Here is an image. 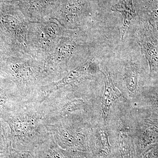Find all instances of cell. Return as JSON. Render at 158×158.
<instances>
[{"instance_id": "obj_2", "label": "cell", "mask_w": 158, "mask_h": 158, "mask_svg": "<svg viewBox=\"0 0 158 158\" xmlns=\"http://www.w3.org/2000/svg\"><path fill=\"white\" fill-rule=\"evenodd\" d=\"M112 10L121 13L123 17V23L121 31V39L124 40L125 35L130 24L136 16V11L132 0H119L112 7Z\"/></svg>"}, {"instance_id": "obj_1", "label": "cell", "mask_w": 158, "mask_h": 158, "mask_svg": "<svg viewBox=\"0 0 158 158\" xmlns=\"http://www.w3.org/2000/svg\"><path fill=\"white\" fill-rule=\"evenodd\" d=\"M101 72L103 74L105 84L104 91L102 98V111L103 119L105 123L107 120L111 106L114 102L122 94L119 90L115 87L110 74L106 71Z\"/></svg>"}, {"instance_id": "obj_4", "label": "cell", "mask_w": 158, "mask_h": 158, "mask_svg": "<svg viewBox=\"0 0 158 158\" xmlns=\"http://www.w3.org/2000/svg\"><path fill=\"white\" fill-rule=\"evenodd\" d=\"M125 80L128 90L132 93L136 92L138 86V73L133 65L128 66L126 71Z\"/></svg>"}, {"instance_id": "obj_3", "label": "cell", "mask_w": 158, "mask_h": 158, "mask_svg": "<svg viewBox=\"0 0 158 158\" xmlns=\"http://www.w3.org/2000/svg\"><path fill=\"white\" fill-rule=\"evenodd\" d=\"M141 50L145 54L149 61L151 73L158 65V48L148 41H143L140 44Z\"/></svg>"}]
</instances>
